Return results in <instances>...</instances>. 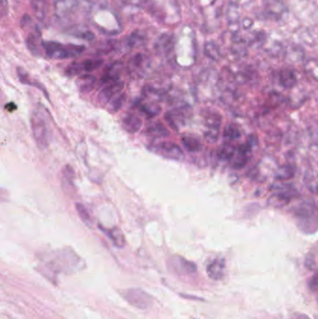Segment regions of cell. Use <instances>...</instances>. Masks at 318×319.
<instances>
[{"label": "cell", "instance_id": "6da1fadb", "mask_svg": "<svg viewBox=\"0 0 318 319\" xmlns=\"http://www.w3.org/2000/svg\"><path fill=\"white\" fill-rule=\"evenodd\" d=\"M34 139L41 151L46 150L50 143V130L44 112L36 109L30 118Z\"/></svg>", "mask_w": 318, "mask_h": 319}, {"label": "cell", "instance_id": "7a4b0ae2", "mask_svg": "<svg viewBox=\"0 0 318 319\" xmlns=\"http://www.w3.org/2000/svg\"><path fill=\"white\" fill-rule=\"evenodd\" d=\"M42 48L46 55L56 60L75 58L85 50V47L81 45H65L55 41H42Z\"/></svg>", "mask_w": 318, "mask_h": 319}, {"label": "cell", "instance_id": "3957f363", "mask_svg": "<svg viewBox=\"0 0 318 319\" xmlns=\"http://www.w3.org/2000/svg\"><path fill=\"white\" fill-rule=\"evenodd\" d=\"M51 269L61 273L76 272L82 267V260L72 251L62 250L54 253L48 262Z\"/></svg>", "mask_w": 318, "mask_h": 319}, {"label": "cell", "instance_id": "277c9868", "mask_svg": "<svg viewBox=\"0 0 318 319\" xmlns=\"http://www.w3.org/2000/svg\"><path fill=\"white\" fill-rule=\"evenodd\" d=\"M123 298L131 305L140 310L150 309L153 303L152 297L140 288H129L122 292Z\"/></svg>", "mask_w": 318, "mask_h": 319}, {"label": "cell", "instance_id": "5b68a950", "mask_svg": "<svg viewBox=\"0 0 318 319\" xmlns=\"http://www.w3.org/2000/svg\"><path fill=\"white\" fill-rule=\"evenodd\" d=\"M151 151L165 159L174 161H181L184 157V153L181 148L173 142H161L152 144L151 146Z\"/></svg>", "mask_w": 318, "mask_h": 319}, {"label": "cell", "instance_id": "8992f818", "mask_svg": "<svg viewBox=\"0 0 318 319\" xmlns=\"http://www.w3.org/2000/svg\"><path fill=\"white\" fill-rule=\"evenodd\" d=\"M298 217L301 219L302 223L300 226L302 229L308 234H312L318 229V217L315 216V212L310 207H302L298 210Z\"/></svg>", "mask_w": 318, "mask_h": 319}, {"label": "cell", "instance_id": "52a82bcc", "mask_svg": "<svg viewBox=\"0 0 318 319\" xmlns=\"http://www.w3.org/2000/svg\"><path fill=\"white\" fill-rule=\"evenodd\" d=\"M189 106H179L175 107L165 113L164 119L166 123L174 129L179 130L182 126H184L187 121V117L189 115Z\"/></svg>", "mask_w": 318, "mask_h": 319}, {"label": "cell", "instance_id": "ba28073f", "mask_svg": "<svg viewBox=\"0 0 318 319\" xmlns=\"http://www.w3.org/2000/svg\"><path fill=\"white\" fill-rule=\"evenodd\" d=\"M103 61L100 59H88L81 63H73L67 67V74L68 76H76L81 72H92L100 67Z\"/></svg>", "mask_w": 318, "mask_h": 319}, {"label": "cell", "instance_id": "9c48e42d", "mask_svg": "<svg viewBox=\"0 0 318 319\" xmlns=\"http://www.w3.org/2000/svg\"><path fill=\"white\" fill-rule=\"evenodd\" d=\"M124 88V83L121 80L106 84V86L101 90L98 95V101L101 104H108L110 101L115 98Z\"/></svg>", "mask_w": 318, "mask_h": 319}, {"label": "cell", "instance_id": "30bf717a", "mask_svg": "<svg viewBox=\"0 0 318 319\" xmlns=\"http://www.w3.org/2000/svg\"><path fill=\"white\" fill-rule=\"evenodd\" d=\"M285 11V6L280 0H267L264 5L263 15L266 19L279 20Z\"/></svg>", "mask_w": 318, "mask_h": 319}, {"label": "cell", "instance_id": "8fae6325", "mask_svg": "<svg viewBox=\"0 0 318 319\" xmlns=\"http://www.w3.org/2000/svg\"><path fill=\"white\" fill-rule=\"evenodd\" d=\"M225 271V260L224 258H215L207 264V273L208 276L213 280H221L223 278Z\"/></svg>", "mask_w": 318, "mask_h": 319}, {"label": "cell", "instance_id": "7c38bea8", "mask_svg": "<svg viewBox=\"0 0 318 319\" xmlns=\"http://www.w3.org/2000/svg\"><path fill=\"white\" fill-rule=\"evenodd\" d=\"M123 64L119 63V62H116L111 66L107 67L106 71L104 73V75H103V77H102V79H101L102 84L106 85V84L119 81L121 74L123 72Z\"/></svg>", "mask_w": 318, "mask_h": 319}, {"label": "cell", "instance_id": "4fadbf2b", "mask_svg": "<svg viewBox=\"0 0 318 319\" xmlns=\"http://www.w3.org/2000/svg\"><path fill=\"white\" fill-rule=\"evenodd\" d=\"M122 125L123 128L129 134H135L139 132L142 127V120L135 114L128 113L123 117Z\"/></svg>", "mask_w": 318, "mask_h": 319}, {"label": "cell", "instance_id": "5bb4252c", "mask_svg": "<svg viewBox=\"0 0 318 319\" xmlns=\"http://www.w3.org/2000/svg\"><path fill=\"white\" fill-rule=\"evenodd\" d=\"M173 267L179 274H190L196 272L195 263L185 259L184 257H177L173 259Z\"/></svg>", "mask_w": 318, "mask_h": 319}, {"label": "cell", "instance_id": "9a60e30c", "mask_svg": "<svg viewBox=\"0 0 318 319\" xmlns=\"http://www.w3.org/2000/svg\"><path fill=\"white\" fill-rule=\"evenodd\" d=\"M145 134L151 137L161 138V137H167L170 135V133L167 129L164 127V125L161 123H155L151 124L148 128L146 129Z\"/></svg>", "mask_w": 318, "mask_h": 319}, {"label": "cell", "instance_id": "2e32d148", "mask_svg": "<svg viewBox=\"0 0 318 319\" xmlns=\"http://www.w3.org/2000/svg\"><path fill=\"white\" fill-rule=\"evenodd\" d=\"M100 229L106 234L109 239L113 242V244L117 247H123L126 244V241L124 238V235H123V231L118 228H112L110 229H104L102 228V226H100Z\"/></svg>", "mask_w": 318, "mask_h": 319}, {"label": "cell", "instance_id": "e0dca14e", "mask_svg": "<svg viewBox=\"0 0 318 319\" xmlns=\"http://www.w3.org/2000/svg\"><path fill=\"white\" fill-rule=\"evenodd\" d=\"M96 78L93 75H82L78 79V87L83 94H87L95 89Z\"/></svg>", "mask_w": 318, "mask_h": 319}, {"label": "cell", "instance_id": "ac0fdd59", "mask_svg": "<svg viewBox=\"0 0 318 319\" xmlns=\"http://www.w3.org/2000/svg\"><path fill=\"white\" fill-rule=\"evenodd\" d=\"M17 74H18V78H19L20 81H21L22 83L30 85V86H34V87L38 88V89L40 90V91H42L43 94L46 95V97L49 99L48 93H47V91H46L44 87L42 86V84L39 83V82L36 81V80H33L32 78L29 77V75H28L27 73L25 72L24 69L18 67V68H17Z\"/></svg>", "mask_w": 318, "mask_h": 319}, {"label": "cell", "instance_id": "d6986e66", "mask_svg": "<svg viewBox=\"0 0 318 319\" xmlns=\"http://www.w3.org/2000/svg\"><path fill=\"white\" fill-rule=\"evenodd\" d=\"M172 45H173V39L172 37L168 34H164L160 37L156 42V50L159 53L162 54H167L172 50Z\"/></svg>", "mask_w": 318, "mask_h": 319}, {"label": "cell", "instance_id": "ffe728a7", "mask_svg": "<svg viewBox=\"0 0 318 319\" xmlns=\"http://www.w3.org/2000/svg\"><path fill=\"white\" fill-rule=\"evenodd\" d=\"M280 82L283 87L286 89L293 88L297 83V78L295 73L290 69H283L279 74Z\"/></svg>", "mask_w": 318, "mask_h": 319}, {"label": "cell", "instance_id": "44dd1931", "mask_svg": "<svg viewBox=\"0 0 318 319\" xmlns=\"http://www.w3.org/2000/svg\"><path fill=\"white\" fill-rule=\"evenodd\" d=\"M31 6H32V10L36 17L40 21H43L48 12L47 1L46 0H31Z\"/></svg>", "mask_w": 318, "mask_h": 319}, {"label": "cell", "instance_id": "7402d4cb", "mask_svg": "<svg viewBox=\"0 0 318 319\" xmlns=\"http://www.w3.org/2000/svg\"><path fill=\"white\" fill-rule=\"evenodd\" d=\"M306 185L313 193H318V167L309 168L306 173Z\"/></svg>", "mask_w": 318, "mask_h": 319}, {"label": "cell", "instance_id": "603a6c76", "mask_svg": "<svg viewBox=\"0 0 318 319\" xmlns=\"http://www.w3.org/2000/svg\"><path fill=\"white\" fill-rule=\"evenodd\" d=\"M207 130H219L221 117L215 112L208 111L204 115Z\"/></svg>", "mask_w": 318, "mask_h": 319}, {"label": "cell", "instance_id": "cb8c5ba5", "mask_svg": "<svg viewBox=\"0 0 318 319\" xmlns=\"http://www.w3.org/2000/svg\"><path fill=\"white\" fill-rule=\"evenodd\" d=\"M181 142L184 146L185 149L189 152H198L201 150V142L193 136L184 135L181 138Z\"/></svg>", "mask_w": 318, "mask_h": 319}, {"label": "cell", "instance_id": "d4e9b609", "mask_svg": "<svg viewBox=\"0 0 318 319\" xmlns=\"http://www.w3.org/2000/svg\"><path fill=\"white\" fill-rule=\"evenodd\" d=\"M139 109L143 114H145L147 118H150V119L156 117L162 111L161 106L155 103L142 104L139 106Z\"/></svg>", "mask_w": 318, "mask_h": 319}, {"label": "cell", "instance_id": "484cf974", "mask_svg": "<svg viewBox=\"0 0 318 319\" xmlns=\"http://www.w3.org/2000/svg\"><path fill=\"white\" fill-rule=\"evenodd\" d=\"M126 101V95L124 94H120L117 95L115 98H113L109 103H108V107L107 110L109 113L115 114L117 113L122 107H123L124 103Z\"/></svg>", "mask_w": 318, "mask_h": 319}, {"label": "cell", "instance_id": "4316f807", "mask_svg": "<svg viewBox=\"0 0 318 319\" xmlns=\"http://www.w3.org/2000/svg\"><path fill=\"white\" fill-rule=\"evenodd\" d=\"M75 207H76V210H77L80 219L87 226L92 227L93 226V218L91 217V214H90L89 210L87 209V207H85L82 204H80V202H77Z\"/></svg>", "mask_w": 318, "mask_h": 319}, {"label": "cell", "instance_id": "83f0119b", "mask_svg": "<svg viewBox=\"0 0 318 319\" xmlns=\"http://www.w3.org/2000/svg\"><path fill=\"white\" fill-rule=\"evenodd\" d=\"M205 53L207 57L214 61H218L220 58V51L218 45L214 42H207L205 45Z\"/></svg>", "mask_w": 318, "mask_h": 319}, {"label": "cell", "instance_id": "f1b7e54d", "mask_svg": "<svg viewBox=\"0 0 318 319\" xmlns=\"http://www.w3.org/2000/svg\"><path fill=\"white\" fill-rule=\"evenodd\" d=\"M295 173L294 167L292 165H285L283 167H280L278 172L276 173V179L279 180H288L293 178Z\"/></svg>", "mask_w": 318, "mask_h": 319}, {"label": "cell", "instance_id": "f546056e", "mask_svg": "<svg viewBox=\"0 0 318 319\" xmlns=\"http://www.w3.org/2000/svg\"><path fill=\"white\" fill-rule=\"evenodd\" d=\"M235 149L234 147L229 145V144H225V145L219 150L218 152V156L223 160H230L232 157L235 154Z\"/></svg>", "mask_w": 318, "mask_h": 319}, {"label": "cell", "instance_id": "4dcf8cb0", "mask_svg": "<svg viewBox=\"0 0 318 319\" xmlns=\"http://www.w3.org/2000/svg\"><path fill=\"white\" fill-rule=\"evenodd\" d=\"M240 134V132H239V130L237 129L236 126H235V125H229L225 130V132H224V137L226 139L234 140L236 139V138H239Z\"/></svg>", "mask_w": 318, "mask_h": 319}, {"label": "cell", "instance_id": "1f68e13d", "mask_svg": "<svg viewBox=\"0 0 318 319\" xmlns=\"http://www.w3.org/2000/svg\"><path fill=\"white\" fill-rule=\"evenodd\" d=\"M137 40L139 41H143V38L142 36H140L137 33H134L130 38H129L128 45L130 47H135L137 46Z\"/></svg>", "mask_w": 318, "mask_h": 319}, {"label": "cell", "instance_id": "d6a6232c", "mask_svg": "<svg viewBox=\"0 0 318 319\" xmlns=\"http://www.w3.org/2000/svg\"><path fill=\"white\" fill-rule=\"evenodd\" d=\"M309 287L311 291H318V273L313 274L312 278L309 280Z\"/></svg>", "mask_w": 318, "mask_h": 319}, {"label": "cell", "instance_id": "836d02e7", "mask_svg": "<svg viewBox=\"0 0 318 319\" xmlns=\"http://www.w3.org/2000/svg\"><path fill=\"white\" fill-rule=\"evenodd\" d=\"M7 11H8V8H7L6 0H1V14H2V17L5 15Z\"/></svg>", "mask_w": 318, "mask_h": 319}, {"label": "cell", "instance_id": "e575fe53", "mask_svg": "<svg viewBox=\"0 0 318 319\" xmlns=\"http://www.w3.org/2000/svg\"><path fill=\"white\" fill-rule=\"evenodd\" d=\"M295 319H310L308 317V315L304 313H296L295 314Z\"/></svg>", "mask_w": 318, "mask_h": 319}, {"label": "cell", "instance_id": "d590c367", "mask_svg": "<svg viewBox=\"0 0 318 319\" xmlns=\"http://www.w3.org/2000/svg\"><path fill=\"white\" fill-rule=\"evenodd\" d=\"M56 2H60V1H61V0H55Z\"/></svg>", "mask_w": 318, "mask_h": 319}]
</instances>
